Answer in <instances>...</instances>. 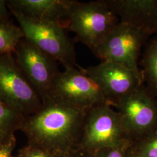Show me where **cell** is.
<instances>
[{
  "label": "cell",
  "instance_id": "11",
  "mask_svg": "<svg viewBox=\"0 0 157 157\" xmlns=\"http://www.w3.org/2000/svg\"><path fill=\"white\" fill-rule=\"evenodd\" d=\"M120 22L157 34V0H104Z\"/></svg>",
  "mask_w": 157,
  "mask_h": 157
},
{
  "label": "cell",
  "instance_id": "14",
  "mask_svg": "<svg viewBox=\"0 0 157 157\" xmlns=\"http://www.w3.org/2000/svg\"><path fill=\"white\" fill-rule=\"evenodd\" d=\"M23 38L24 34L19 26L10 19H0V54H13Z\"/></svg>",
  "mask_w": 157,
  "mask_h": 157
},
{
  "label": "cell",
  "instance_id": "20",
  "mask_svg": "<svg viewBox=\"0 0 157 157\" xmlns=\"http://www.w3.org/2000/svg\"><path fill=\"white\" fill-rule=\"evenodd\" d=\"M6 0H0V19H10V12Z\"/></svg>",
  "mask_w": 157,
  "mask_h": 157
},
{
  "label": "cell",
  "instance_id": "13",
  "mask_svg": "<svg viewBox=\"0 0 157 157\" xmlns=\"http://www.w3.org/2000/svg\"><path fill=\"white\" fill-rule=\"evenodd\" d=\"M140 65L144 83L157 98V37L147 43Z\"/></svg>",
  "mask_w": 157,
  "mask_h": 157
},
{
  "label": "cell",
  "instance_id": "1",
  "mask_svg": "<svg viewBox=\"0 0 157 157\" xmlns=\"http://www.w3.org/2000/svg\"><path fill=\"white\" fill-rule=\"evenodd\" d=\"M87 111L50 98L37 112L25 118L21 131L28 144L56 157H69L78 149Z\"/></svg>",
  "mask_w": 157,
  "mask_h": 157
},
{
  "label": "cell",
  "instance_id": "15",
  "mask_svg": "<svg viewBox=\"0 0 157 157\" xmlns=\"http://www.w3.org/2000/svg\"><path fill=\"white\" fill-rule=\"evenodd\" d=\"M25 117L0 101V132L9 135L21 130Z\"/></svg>",
  "mask_w": 157,
  "mask_h": 157
},
{
  "label": "cell",
  "instance_id": "24",
  "mask_svg": "<svg viewBox=\"0 0 157 157\" xmlns=\"http://www.w3.org/2000/svg\"></svg>",
  "mask_w": 157,
  "mask_h": 157
},
{
  "label": "cell",
  "instance_id": "5",
  "mask_svg": "<svg viewBox=\"0 0 157 157\" xmlns=\"http://www.w3.org/2000/svg\"><path fill=\"white\" fill-rule=\"evenodd\" d=\"M0 101L25 117L37 112L43 105L13 54H0Z\"/></svg>",
  "mask_w": 157,
  "mask_h": 157
},
{
  "label": "cell",
  "instance_id": "6",
  "mask_svg": "<svg viewBox=\"0 0 157 157\" xmlns=\"http://www.w3.org/2000/svg\"><path fill=\"white\" fill-rule=\"evenodd\" d=\"M151 36L141 29L119 22L93 54L101 61L120 64L143 75L139 59Z\"/></svg>",
  "mask_w": 157,
  "mask_h": 157
},
{
  "label": "cell",
  "instance_id": "2",
  "mask_svg": "<svg viewBox=\"0 0 157 157\" xmlns=\"http://www.w3.org/2000/svg\"><path fill=\"white\" fill-rule=\"evenodd\" d=\"M120 22L104 0L82 2L71 0L67 30L93 53Z\"/></svg>",
  "mask_w": 157,
  "mask_h": 157
},
{
  "label": "cell",
  "instance_id": "10",
  "mask_svg": "<svg viewBox=\"0 0 157 157\" xmlns=\"http://www.w3.org/2000/svg\"><path fill=\"white\" fill-rule=\"evenodd\" d=\"M50 98L67 102L85 111L107 104L94 82L76 67L67 68L60 72L52 85Z\"/></svg>",
  "mask_w": 157,
  "mask_h": 157
},
{
  "label": "cell",
  "instance_id": "22",
  "mask_svg": "<svg viewBox=\"0 0 157 157\" xmlns=\"http://www.w3.org/2000/svg\"><path fill=\"white\" fill-rule=\"evenodd\" d=\"M12 135H14V134H12ZM11 135L6 134L5 133H2V132H0V144L1 143H2L4 141H6Z\"/></svg>",
  "mask_w": 157,
  "mask_h": 157
},
{
  "label": "cell",
  "instance_id": "19",
  "mask_svg": "<svg viewBox=\"0 0 157 157\" xmlns=\"http://www.w3.org/2000/svg\"><path fill=\"white\" fill-rule=\"evenodd\" d=\"M16 144V137L15 134L12 135L0 144V157H13L12 154Z\"/></svg>",
  "mask_w": 157,
  "mask_h": 157
},
{
  "label": "cell",
  "instance_id": "3",
  "mask_svg": "<svg viewBox=\"0 0 157 157\" xmlns=\"http://www.w3.org/2000/svg\"><path fill=\"white\" fill-rule=\"evenodd\" d=\"M132 142L121 115L111 105L105 103L87 111L78 149L95 152Z\"/></svg>",
  "mask_w": 157,
  "mask_h": 157
},
{
  "label": "cell",
  "instance_id": "17",
  "mask_svg": "<svg viewBox=\"0 0 157 157\" xmlns=\"http://www.w3.org/2000/svg\"><path fill=\"white\" fill-rule=\"evenodd\" d=\"M17 157H56L39 146L27 143L21 148Z\"/></svg>",
  "mask_w": 157,
  "mask_h": 157
},
{
  "label": "cell",
  "instance_id": "4",
  "mask_svg": "<svg viewBox=\"0 0 157 157\" xmlns=\"http://www.w3.org/2000/svg\"><path fill=\"white\" fill-rule=\"evenodd\" d=\"M10 12L17 19L24 37L30 43L60 62L65 69L78 67L75 46L61 25Z\"/></svg>",
  "mask_w": 157,
  "mask_h": 157
},
{
  "label": "cell",
  "instance_id": "21",
  "mask_svg": "<svg viewBox=\"0 0 157 157\" xmlns=\"http://www.w3.org/2000/svg\"><path fill=\"white\" fill-rule=\"evenodd\" d=\"M67 157H95V155L94 152L78 149Z\"/></svg>",
  "mask_w": 157,
  "mask_h": 157
},
{
  "label": "cell",
  "instance_id": "23",
  "mask_svg": "<svg viewBox=\"0 0 157 157\" xmlns=\"http://www.w3.org/2000/svg\"><path fill=\"white\" fill-rule=\"evenodd\" d=\"M136 157L135 156H134L133 155H132V154H130V152H129V151H128V157Z\"/></svg>",
  "mask_w": 157,
  "mask_h": 157
},
{
  "label": "cell",
  "instance_id": "7",
  "mask_svg": "<svg viewBox=\"0 0 157 157\" xmlns=\"http://www.w3.org/2000/svg\"><path fill=\"white\" fill-rule=\"evenodd\" d=\"M112 107L121 115L132 141L157 131V98L144 83Z\"/></svg>",
  "mask_w": 157,
  "mask_h": 157
},
{
  "label": "cell",
  "instance_id": "16",
  "mask_svg": "<svg viewBox=\"0 0 157 157\" xmlns=\"http://www.w3.org/2000/svg\"><path fill=\"white\" fill-rule=\"evenodd\" d=\"M129 151L136 157H157V131L133 141Z\"/></svg>",
  "mask_w": 157,
  "mask_h": 157
},
{
  "label": "cell",
  "instance_id": "18",
  "mask_svg": "<svg viewBox=\"0 0 157 157\" xmlns=\"http://www.w3.org/2000/svg\"><path fill=\"white\" fill-rule=\"evenodd\" d=\"M131 144L102 148L94 152L95 157H127Z\"/></svg>",
  "mask_w": 157,
  "mask_h": 157
},
{
  "label": "cell",
  "instance_id": "12",
  "mask_svg": "<svg viewBox=\"0 0 157 157\" xmlns=\"http://www.w3.org/2000/svg\"><path fill=\"white\" fill-rule=\"evenodd\" d=\"M71 0H9L10 11L34 19L56 23L66 29ZM67 30V29H66Z\"/></svg>",
  "mask_w": 157,
  "mask_h": 157
},
{
  "label": "cell",
  "instance_id": "8",
  "mask_svg": "<svg viewBox=\"0 0 157 157\" xmlns=\"http://www.w3.org/2000/svg\"><path fill=\"white\" fill-rule=\"evenodd\" d=\"M13 54L18 66L42 102L48 99L54 82L61 72L56 60L25 37L19 41Z\"/></svg>",
  "mask_w": 157,
  "mask_h": 157
},
{
  "label": "cell",
  "instance_id": "9",
  "mask_svg": "<svg viewBox=\"0 0 157 157\" xmlns=\"http://www.w3.org/2000/svg\"><path fill=\"white\" fill-rule=\"evenodd\" d=\"M78 67L94 82L112 107L144 84L143 75L113 62L101 61L87 68Z\"/></svg>",
  "mask_w": 157,
  "mask_h": 157
}]
</instances>
